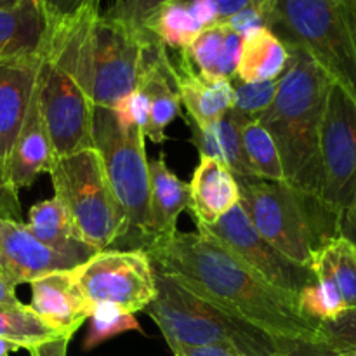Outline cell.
Masks as SVG:
<instances>
[{
	"label": "cell",
	"mask_w": 356,
	"mask_h": 356,
	"mask_svg": "<svg viewBox=\"0 0 356 356\" xmlns=\"http://www.w3.org/2000/svg\"><path fill=\"white\" fill-rule=\"evenodd\" d=\"M17 350H19V348H17L16 344L9 343V341L0 337V356H9L13 351H17Z\"/></svg>",
	"instance_id": "f6af8a7d"
},
{
	"label": "cell",
	"mask_w": 356,
	"mask_h": 356,
	"mask_svg": "<svg viewBox=\"0 0 356 356\" xmlns=\"http://www.w3.org/2000/svg\"><path fill=\"white\" fill-rule=\"evenodd\" d=\"M186 3L190 13L193 14L195 19L200 23L202 28H209L212 24L219 23V14L212 0H181Z\"/></svg>",
	"instance_id": "d590c367"
},
{
	"label": "cell",
	"mask_w": 356,
	"mask_h": 356,
	"mask_svg": "<svg viewBox=\"0 0 356 356\" xmlns=\"http://www.w3.org/2000/svg\"><path fill=\"white\" fill-rule=\"evenodd\" d=\"M337 235L350 240L356 247V205L339 214V218H337Z\"/></svg>",
	"instance_id": "b9f144b4"
},
{
	"label": "cell",
	"mask_w": 356,
	"mask_h": 356,
	"mask_svg": "<svg viewBox=\"0 0 356 356\" xmlns=\"http://www.w3.org/2000/svg\"><path fill=\"white\" fill-rule=\"evenodd\" d=\"M54 159V149L42 115L37 83H35L30 108L7 160V181L16 191L31 186L40 174L49 172Z\"/></svg>",
	"instance_id": "e0dca14e"
},
{
	"label": "cell",
	"mask_w": 356,
	"mask_h": 356,
	"mask_svg": "<svg viewBox=\"0 0 356 356\" xmlns=\"http://www.w3.org/2000/svg\"><path fill=\"white\" fill-rule=\"evenodd\" d=\"M212 2L218 9L219 21H226L233 14L240 13V10L247 9L250 6H256L261 10H264V6H266V0H212Z\"/></svg>",
	"instance_id": "8d00e7d4"
},
{
	"label": "cell",
	"mask_w": 356,
	"mask_h": 356,
	"mask_svg": "<svg viewBox=\"0 0 356 356\" xmlns=\"http://www.w3.org/2000/svg\"><path fill=\"white\" fill-rule=\"evenodd\" d=\"M21 306L16 298V285L0 271V308H17Z\"/></svg>",
	"instance_id": "7bdbcfd3"
},
{
	"label": "cell",
	"mask_w": 356,
	"mask_h": 356,
	"mask_svg": "<svg viewBox=\"0 0 356 356\" xmlns=\"http://www.w3.org/2000/svg\"><path fill=\"white\" fill-rule=\"evenodd\" d=\"M159 273L179 282L232 315L291 341H316L320 323L299 308V296L277 289L202 232H176L149 247Z\"/></svg>",
	"instance_id": "6da1fadb"
},
{
	"label": "cell",
	"mask_w": 356,
	"mask_h": 356,
	"mask_svg": "<svg viewBox=\"0 0 356 356\" xmlns=\"http://www.w3.org/2000/svg\"><path fill=\"white\" fill-rule=\"evenodd\" d=\"M291 52L268 26L257 28L242 38L235 79L256 83L278 80L287 70Z\"/></svg>",
	"instance_id": "ffe728a7"
},
{
	"label": "cell",
	"mask_w": 356,
	"mask_h": 356,
	"mask_svg": "<svg viewBox=\"0 0 356 356\" xmlns=\"http://www.w3.org/2000/svg\"><path fill=\"white\" fill-rule=\"evenodd\" d=\"M240 204L235 174L226 163L200 159L190 183V211L197 226H211Z\"/></svg>",
	"instance_id": "ac0fdd59"
},
{
	"label": "cell",
	"mask_w": 356,
	"mask_h": 356,
	"mask_svg": "<svg viewBox=\"0 0 356 356\" xmlns=\"http://www.w3.org/2000/svg\"><path fill=\"white\" fill-rule=\"evenodd\" d=\"M17 2H19V0H0V9H3V7H10Z\"/></svg>",
	"instance_id": "bcb514c9"
},
{
	"label": "cell",
	"mask_w": 356,
	"mask_h": 356,
	"mask_svg": "<svg viewBox=\"0 0 356 356\" xmlns=\"http://www.w3.org/2000/svg\"><path fill=\"white\" fill-rule=\"evenodd\" d=\"M90 257L51 249L35 238L24 222L0 218V271L16 287L45 275L75 270Z\"/></svg>",
	"instance_id": "7c38bea8"
},
{
	"label": "cell",
	"mask_w": 356,
	"mask_h": 356,
	"mask_svg": "<svg viewBox=\"0 0 356 356\" xmlns=\"http://www.w3.org/2000/svg\"><path fill=\"white\" fill-rule=\"evenodd\" d=\"M0 337L16 344L19 350H30L37 344L68 336L56 332L35 315L30 306L21 305L17 308H0Z\"/></svg>",
	"instance_id": "484cf974"
},
{
	"label": "cell",
	"mask_w": 356,
	"mask_h": 356,
	"mask_svg": "<svg viewBox=\"0 0 356 356\" xmlns=\"http://www.w3.org/2000/svg\"><path fill=\"white\" fill-rule=\"evenodd\" d=\"M278 80L247 83L233 76L232 83L235 90V101H233L232 110L245 117L247 120H257L273 103L275 94L278 90Z\"/></svg>",
	"instance_id": "f1b7e54d"
},
{
	"label": "cell",
	"mask_w": 356,
	"mask_h": 356,
	"mask_svg": "<svg viewBox=\"0 0 356 356\" xmlns=\"http://www.w3.org/2000/svg\"><path fill=\"white\" fill-rule=\"evenodd\" d=\"M148 170L149 233H152L153 245L170 238L177 232V219L190 207V184L181 181L167 167L163 155H160L159 159H149Z\"/></svg>",
	"instance_id": "d6986e66"
},
{
	"label": "cell",
	"mask_w": 356,
	"mask_h": 356,
	"mask_svg": "<svg viewBox=\"0 0 356 356\" xmlns=\"http://www.w3.org/2000/svg\"><path fill=\"white\" fill-rule=\"evenodd\" d=\"M111 110L122 127L141 129L145 132L149 117V101L141 89L132 90L131 94L122 97Z\"/></svg>",
	"instance_id": "1f68e13d"
},
{
	"label": "cell",
	"mask_w": 356,
	"mask_h": 356,
	"mask_svg": "<svg viewBox=\"0 0 356 356\" xmlns=\"http://www.w3.org/2000/svg\"><path fill=\"white\" fill-rule=\"evenodd\" d=\"M316 341L329 346L337 356H356V308L320 323Z\"/></svg>",
	"instance_id": "f546056e"
},
{
	"label": "cell",
	"mask_w": 356,
	"mask_h": 356,
	"mask_svg": "<svg viewBox=\"0 0 356 356\" xmlns=\"http://www.w3.org/2000/svg\"><path fill=\"white\" fill-rule=\"evenodd\" d=\"M174 356H243L236 351L221 346H184L176 344L170 348Z\"/></svg>",
	"instance_id": "74e56055"
},
{
	"label": "cell",
	"mask_w": 356,
	"mask_h": 356,
	"mask_svg": "<svg viewBox=\"0 0 356 356\" xmlns=\"http://www.w3.org/2000/svg\"><path fill=\"white\" fill-rule=\"evenodd\" d=\"M170 68L181 106L186 108L193 125L200 129L211 127L233 108L235 90L232 79H209L200 75L183 51H179V58H170Z\"/></svg>",
	"instance_id": "5bb4252c"
},
{
	"label": "cell",
	"mask_w": 356,
	"mask_h": 356,
	"mask_svg": "<svg viewBox=\"0 0 356 356\" xmlns=\"http://www.w3.org/2000/svg\"><path fill=\"white\" fill-rule=\"evenodd\" d=\"M70 341L72 337H58V339L37 344L28 351H30V356H66Z\"/></svg>",
	"instance_id": "60d3db41"
},
{
	"label": "cell",
	"mask_w": 356,
	"mask_h": 356,
	"mask_svg": "<svg viewBox=\"0 0 356 356\" xmlns=\"http://www.w3.org/2000/svg\"><path fill=\"white\" fill-rule=\"evenodd\" d=\"M24 226L35 238L51 249L86 256H94L97 252L80 238L68 212L56 197L37 202L30 209L28 222H24Z\"/></svg>",
	"instance_id": "7402d4cb"
},
{
	"label": "cell",
	"mask_w": 356,
	"mask_h": 356,
	"mask_svg": "<svg viewBox=\"0 0 356 356\" xmlns=\"http://www.w3.org/2000/svg\"><path fill=\"white\" fill-rule=\"evenodd\" d=\"M284 356H337L320 341H299Z\"/></svg>",
	"instance_id": "ab89813d"
},
{
	"label": "cell",
	"mask_w": 356,
	"mask_h": 356,
	"mask_svg": "<svg viewBox=\"0 0 356 356\" xmlns=\"http://www.w3.org/2000/svg\"><path fill=\"white\" fill-rule=\"evenodd\" d=\"M197 229L226 247L277 289L299 296L302 289L315 282L312 268L289 259L257 233L240 204L214 225L197 226Z\"/></svg>",
	"instance_id": "8fae6325"
},
{
	"label": "cell",
	"mask_w": 356,
	"mask_h": 356,
	"mask_svg": "<svg viewBox=\"0 0 356 356\" xmlns=\"http://www.w3.org/2000/svg\"><path fill=\"white\" fill-rule=\"evenodd\" d=\"M247 122L250 120L229 110L211 127L191 125V143L197 146L200 159H214L226 163L236 177H252L242 148V127Z\"/></svg>",
	"instance_id": "44dd1931"
},
{
	"label": "cell",
	"mask_w": 356,
	"mask_h": 356,
	"mask_svg": "<svg viewBox=\"0 0 356 356\" xmlns=\"http://www.w3.org/2000/svg\"><path fill=\"white\" fill-rule=\"evenodd\" d=\"M341 2H343L348 21H350V26L351 30H353V35L356 38V0H341Z\"/></svg>",
	"instance_id": "ee69618b"
},
{
	"label": "cell",
	"mask_w": 356,
	"mask_h": 356,
	"mask_svg": "<svg viewBox=\"0 0 356 356\" xmlns=\"http://www.w3.org/2000/svg\"><path fill=\"white\" fill-rule=\"evenodd\" d=\"M30 285V308L35 315L61 336H75L89 318L90 308L76 285L73 270L45 275Z\"/></svg>",
	"instance_id": "4fadbf2b"
},
{
	"label": "cell",
	"mask_w": 356,
	"mask_h": 356,
	"mask_svg": "<svg viewBox=\"0 0 356 356\" xmlns=\"http://www.w3.org/2000/svg\"><path fill=\"white\" fill-rule=\"evenodd\" d=\"M273 103L257 118L280 153L285 183L320 202V131L332 79L296 44Z\"/></svg>",
	"instance_id": "7a4b0ae2"
},
{
	"label": "cell",
	"mask_w": 356,
	"mask_h": 356,
	"mask_svg": "<svg viewBox=\"0 0 356 356\" xmlns=\"http://www.w3.org/2000/svg\"><path fill=\"white\" fill-rule=\"evenodd\" d=\"M73 275L89 308L104 302L136 315L156 298L155 268L146 250H99Z\"/></svg>",
	"instance_id": "9c48e42d"
},
{
	"label": "cell",
	"mask_w": 356,
	"mask_h": 356,
	"mask_svg": "<svg viewBox=\"0 0 356 356\" xmlns=\"http://www.w3.org/2000/svg\"><path fill=\"white\" fill-rule=\"evenodd\" d=\"M225 35L226 23L225 21H219V23L212 24V26L204 28L202 33L195 38L193 44L188 49H184L183 54L186 56V59L193 66L195 72H198L204 76H209V79H219L218 63L222 49V42H225Z\"/></svg>",
	"instance_id": "83f0119b"
},
{
	"label": "cell",
	"mask_w": 356,
	"mask_h": 356,
	"mask_svg": "<svg viewBox=\"0 0 356 356\" xmlns=\"http://www.w3.org/2000/svg\"><path fill=\"white\" fill-rule=\"evenodd\" d=\"M264 24L305 49L356 99V38L341 0H266Z\"/></svg>",
	"instance_id": "8992f818"
},
{
	"label": "cell",
	"mask_w": 356,
	"mask_h": 356,
	"mask_svg": "<svg viewBox=\"0 0 356 356\" xmlns=\"http://www.w3.org/2000/svg\"><path fill=\"white\" fill-rule=\"evenodd\" d=\"M240 49H242V37L236 35L232 28L226 24L225 42H222L221 54H219L218 63V75L222 79H233L236 73V65H238Z\"/></svg>",
	"instance_id": "d6a6232c"
},
{
	"label": "cell",
	"mask_w": 356,
	"mask_h": 356,
	"mask_svg": "<svg viewBox=\"0 0 356 356\" xmlns=\"http://www.w3.org/2000/svg\"><path fill=\"white\" fill-rule=\"evenodd\" d=\"M170 0H115L113 7L104 16L118 21L136 31L145 30L149 17Z\"/></svg>",
	"instance_id": "4dcf8cb0"
},
{
	"label": "cell",
	"mask_w": 356,
	"mask_h": 356,
	"mask_svg": "<svg viewBox=\"0 0 356 356\" xmlns=\"http://www.w3.org/2000/svg\"><path fill=\"white\" fill-rule=\"evenodd\" d=\"M0 218L23 222L17 191L7 181V174L2 163H0Z\"/></svg>",
	"instance_id": "836d02e7"
},
{
	"label": "cell",
	"mask_w": 356,
	"mask_h": 356,
	"mask_svg": "<svg viewBox=\"0 0 356 356\" xmlns=\"http://www.w3.org/2000/svg\"><path fill=\"white\" fill-rule=\"evenodd\" d=\"M145 30L149 31L163 47L184 51L193 44L204 28L195 19L186 3L170 0L149 17Z\"/></svg>",
	"instance_id": "cb8c5ba5"
},
{
	"label": "cell",
	"mask_w": 356,
	"mask_h": 356,
	"mask_svg": "<svg viewBox=\"0 0 356 356\" xmlns=\"http://www.w3.org/2000/svg\"><path fill=\"white\" fill-rule=\"evenodd\" d=\"M89 327H87L86 337H83L82 350L90 351L99 344L120 336V334L138 330L143 332L141 325L136 320V315L124 312L113 305H94L89 313Z\"/></svg>",
	"instance_id": "4316f807"
},
{
	"label": "cell",
	"mask_w": 356,
	"mask_h": 356,
	"mask_svg": "<svg viewBox=\"0 0 356 356\" xmlns=\"http://www.w3.org/2000/svg\"><path fill=\"white\" fill-rule=\"evenodd\" d=\"M42 58L0 61V163L6 169L30 108Z\"/></svg>",
	"instance_id": "2e32d148"
},
{
	"label": "cell",
	"mask_w": 356,
	"mask_h": 356,
	"mask_svg": "<svg viewBox=\"0 0 356 356\" xmlns=\"http://www.w3.org/2000/svg\"><path fill=\"white\" fill-rule=\"evenodd\" d=\"M320 204L339 218L356 205V99L330 83L320 131Z\"/></svg>",
	"instance_id": "ba28073f"
},
{
	"label": "cell",
	"mask_w": 356,
	"mask_h": 356,
	"mask_svg": "<svg viewBox=\"0 0 356 356\" xmlns=\"http://www.w3.org/2000/svg\"><path fill=\"white\" fill-rule=\"evenodd\" d=\"M37 90L56 159L94 148L92 103L70 70L54 56L42 58Z\"/></svg>",
	"instance_id": "30bf717a"
},
{
	"label": "cell",
	"mask_w": 356,
	"mask_h": 356,
	"mask_svg": "<svg viewBox=\"0 0 356 356\" xmlns=\"http://www.w3.org/2000/svg\"><path fill=\"white\" fill-rule=\"evenodd\" d=\"M313 273H322L336 285L346 309L356 308V247L337 235L313 252Z\"/></svg>",
	"instance_id": "603a6c76"
},
{
	"label": "cell",
	"mask_w": 356,
	"mask_h": 356,
	"mask_svg": "<svg viewBox=\"0 0 356 356\" xmlns=\"http://www.w3.org/2000/svg\"><path fill=\"white\" fill-rule=\"evenodd\" d=\"M225 23L242 38L245 37V35H249L250 31L257 30V28L266 26V24H264L263 10L257 9L256 6H250L247 7V9H242L240 13L233 14V16L228 17Z\"/></svg>",
	"instance_id": "e575fe53"
},
{
	"label": "cell",
	"mask_w": 356,
	"mask_h": 356,
	"mask_svg": "<svg viewBox=\"0 0 356 356\" xmlns=\"http://www.w3.org/2000/svg\"><path fill=\"white\" fill-rule=\"evenodd\" d=\"M51 28L42 0H19L0 9V61L44 58Z\"/></svg>",
	"instance_id": "9a60e30c"
},
{
	"label": "cell",
	"mask_w": 356,
	"mask_h": 356,
	"mask_svg": "<svg viewBox=\"0 0 356 356\" xmlns=\"http://www.w3.org/2000/svg\"><path fill=\"white\" fill-rule=\"evenodd\" d=\"M42 2L47 7L52 19H59V17L76 13V10L82 9L89 2H94V0H42Z\"/></svg>",
	"instance_id": "f35d334b"
},
{
	"label": "cell",
	"mask_w": 356,
	"mask_h": 356,
	"mask_svg": "<svg viewBox=\"0 0 356 356\" xmlns=\"http://www.w3.org/2000/svg\"><path fill=\"white\" fill-rule=\"evenodd\" d=\"M242 148L250 176L264 181H285L277 145L257 120L247 122L242 127Z\"/></svg>",
	"instance_id": "d4e9b609"
},
{
	"label": "cell",
	"mask_w": 356,
	"mask_h": 356,
	"mask_svg": "<svg viewBox=\"0 0 356 356\" xmlns=\"http://www.w3.org/2000/svg\"><path fill=\"white\" fill-rule=\"evenodd\" d=\"M236 183L240 207L257 233L298 264L309 268L313 252L337 236V216L285 181L236 177Z\"/></svg>",
	"instance_id": "277c9868"
},
{
	"label": "cell",
	"mask_w": 356,
	"mask_h": 356,
	"mask_svg": "<svg viewBox=\"0 0 356 356\" xmlns=\"http://www.w3.org/2000/svg\"><path fill=\"white\" fill-rule=\"evenodd\" d=\"M92 141L111 191L125 218V232L111 249L148 250L149 170L141 129H124L111 108L92 104Z\"/></svg>",
	"instance_id": "5b68a950"
},
{
	"label": "cell",
	"mask_w": 356,
	"mask_h": 356,
	"mask_svg": "<svg viewBox=\"0 0 356 356\" xmlns=\"http://www.w3.org/2000/svg\"><path fill=\"white\" fill-rule=\"evenodd\" d=\"M49 176L80 238L97 252L111 249L124 235L125 218L96 148L58 156Z\"/></svg>",
	"instance_id": "52a82bcc"
},
{
	"label": "cell",
	"mask_w": 356,
	"mask_h": 356,
	"mask_svg": "<svg viewBox=\"0 0 356 356\" xmlns=\"http://www.w3.org/2000/svg\"><path fill=\"white\" fill-rule=\"evenodd\" d=\"M155 284L156 298L145 313L156 323L169 348L221 346L243 356H284L299 343L273 336L225 312L159 271Z\"/></svg>",
	"instance_id": "3957f363"
}]
</instances>
